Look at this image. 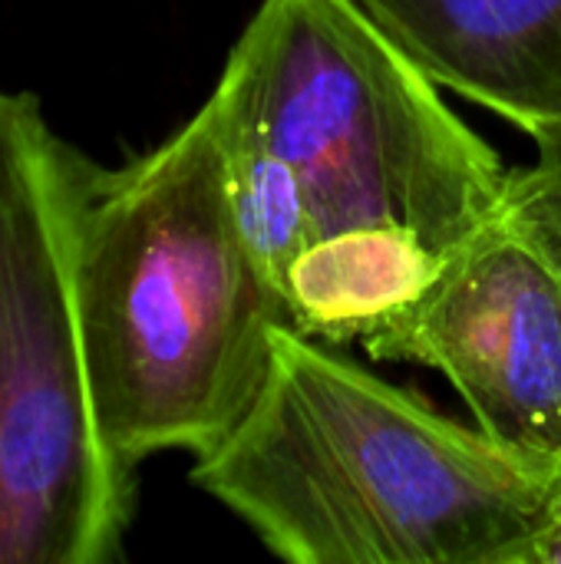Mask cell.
Here are the masks:
<instances>
[{
    "label": "cell",
    "mask_w": 561,
    "mask_h": 564,
    "mask_svg": "<svg viewBox=\"0 0 561 564\" xmlns=\"http://www.w3.org/2000/svg\"><path fill=\"white\" fill-rule=\"evenodd\" d=\"M559 473L561 456L463 426L281 327L258 397L192 482L284 562L522 564Z\"/></svg>",
    "instance_id": "6da1fadb"
},
{
    "label": "cell",
    "mask_w": 561,
    "mask_h": 564,
    "mask_svg": "<svg viewBox=\"0 0 561 564\" xmlns=\"http://www.w3.org/2000/svg\"><path fill=\"white\" fill-rule=\"evenodd\" d=\"M73 284L109 449L212 453L248 413L288 314L228 195L215 106L159 149L103 169L79 155Z\"/></svg>",
    "instance_id": "7a4b0ae2"
},
{
    "label": "cell",
    "mask_w": 561,
    "mask_h": 564,
    "mask_svg": "<svg viewBox=\"0 0 561 564\" xmlns=\"http://www.w3.org/2000/svg\"><path fill=\"white\" fill-rule=\"evenodd\" d=\"M357 0H261L218 86L298 172L324 235L400 228L450 251L516 172Z\"/></svg>",
    "instance_id": "3957f363"
},
{
    "label": "cell",
    "mask_w": 561,
    "mask_h": 564,
    "mask_svg": "<svg viewBox=\"0 0 561 564\" xmlns=\"http://www.w3.org/2000/svg\"><path fill=\"white\" fill-rule=\"evenodd\" d=\"M79 155L0 89V564H106L132 466L103 440L73 284Z\"/></svg>",
    "instance_id": "277c9868"
},
{
    "label": "cell",
    "mask_w": 561,
    "mask_h": 564,
    "mask_svg": "<svg viewBox=\"0 0 561 564\" xmlns=\"http://www.w3.org/2000/svg\"><path fill=\"white\" fill-rule=\"evenodd\" d=\"M364 350L443 373L479 430L561 456V238L522 172Z\"/></svg>",
    "instance_id": "5b68a950"
},
{
    "label": "cell",
    "mask_w": 561,
    "mask_h": 564,
    "mask_svg": "<svg viewBox=\"0 0 561 564\" xmlns=\"http://www.w3.org/2000/svg\"><path fill=\"white\" fill-rule=\"evenodd\" d=\"M440 86L532 132L561 119V0H357Z\"/></svg>",
    "instance_id": "8992f818"
},
{
    "label": "cell",
    "mask_w": 561,
    "mask_h": 564,
    "mask_svg": "<svg viewBox=\"0 0 561 564\" xmlns=\"http://www.w3.org/2000/svg\"><path fill=\"white\" fill-rule=\"evenodd\" d=\"M443 254L400 228L324 235L288 271V330L331 347H364L417 301Z\"/></svg>",
    "instance_id": "52a82bcc"
},
{
    "label": "cell",
    "mask_w": 561,
    "mask_h": 564,
    "mask_svg": "<svg viewBox=\"0 0 561 564\" xmlns=\"http://www.w3.org/2000/svg\"><path fill=\"white\" fill-rule=\"evenodd\" d=\"M222 129L228 195L241 235L261 264L271 288L284 291L294 261L321 238L308 192L298 172L271 149V142L248 126L235 109H228L215 93L208 96ZM284 304V297H281Z\"/></svg>",
    "instance_id": "ba28073f"
},
{
    "label": "cell",
    "mask_w": 561,
    "mask_h": 564,
    "mask_svg": "<svg viewBox=\"0 0 561 564\" xmlns=\"http://www.w3.org/2000/svg\"><path fill=\"white\" fill-rule=\"evenodd\" d=\"M529 135L536 139L539 159L532 169H522V178L536 205L542 208V215L549 218V225L561 238V119L532 129Z\"/></svg>",
    "instance_id": "9c48e42d"
},
{
    "label": "cell",
    "mask_w": 561,
    "mask_h": 564,
    "mask_svg": "<svg viewBox=\"0 0 561 564\" xmlns=\"http://www.w3.org/2000/svg\"><path fill=\"white\" fill-rule=\"evenodd\" d=\"M522 564H561V473L555 496H552V509L549 519L542 525V532L536 535V542L529 545Z\"/></svg>",
    "instance_id": "30bf717a"
}]
</instances>
